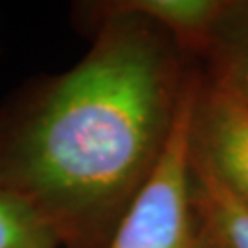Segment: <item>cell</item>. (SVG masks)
Returning <instances> with one entry per match:
<instances>
[{
	"mask_svg": "<svg viewBox=\"0 0 248 248\" xmlns=\"http://www.w3.org/2000/svg\"><path fill=\"white\" fill-rule=\"evenodd\" d=\"M127 9L155 18L177 33L199 35L215 22L222 4L213 0H138Z\"/></svg>",
	"mask_w": 248,
	"mask_h": 248,
	"instance_id": "obj_6",
	"label": "cell"
},
{
	"mask_svg": "<svg viewBox=\"0 0 248 248\" xmlns=\"http://www.w3.org/2000/svg\"><path fill=\"white\" fill-rule=\"evenodd\" d=\"M197 169L201 199L217 248H248V206L201 158Z\"/></svg>",
	"mask_w": 248,
	"mask_h": 248,
	"instance_id": "obj_4",
	"label": "cell"
},
{
	"mask_svg": "<svg viewBox=\"0 0 248 248\" xmlns=\"http://www.w3.org/2000/svg\"><path fill=\"white\" fill-rule=\"evenodd\" d=\"M230 87L248 101V52L245 53L239 59V62L235 64L233 81L230 83Z\"/></svg>",
	"mask_w": 248,
	"mask_h": 248,
	"instance_id": "obj_7",
	"label": "cell"
},
{
	"mask_svg": "<svg viewBox=\"0 0 248 248\" xmlns=\"http://www.w3.org/2000/svg\"><path fill=\"white\" fill-rule=\"evenodd\" d=\"M201 160L248 206V101L230 85L213 92L201 122Z\"/></svg>",
	"mask_w": 248,
	"mask_h": 248,
	"instance_id": "obj_3",
	"label": "cell"
},
{
	"mask_svg": "<svg viewBox=\"0 0 248 248\" xmlns=\"http://www.w3.org/2000/svg\"><path fill=\"white\" fill-rule=\"evenodd\" d=\"M59 230L26 197L0 189V248H55Z\"/></svg>",
	"mask_w": 248,
	"mask_h": 248,
	"instance_id": "obj_5",
	"label": "cell"
},
{
	"mask_svg": "<svg viewBox=\"0 0 248 248\" xmlns=\"http://www.w3.org/2000/svg\"><path fill=\"white\" fill-rule=\"evenodd\" d=\"M195 98L173 108L166 140L108 248H193L189 233V164Z\"/></svg>",
	"mask_w": 248,
	"mask_h": 248,
	"instance_id": "obj_2",
	"label": "cell"
},
{
	"mask_svg": "<svg viewBox=\"0 0 248 248\" xmlns=\"http://www.w3.org/2000/svg\"><path fill=\"white\" fill-rule=\"evenodd\" d=\"M193 248H195V247H193Z\"/></svg>",
	"mask_w": 248,
	"mask_h": 248,
	"instance_id": "obj_8",
	"label": "cell"
},
{
	"mask_svg": "<svg viewBox=\"0 0 248 248\" xmlns=\"http://www.w3.org/2000/svg\"><path fill=\"white\" fill-rule=\"evenodd\" d=\"M156 46L127 26L61 76L30 116L11 151L17 191L61 228L105 221L149 175L171 116Z\"/></svg>",
	"mask_w": 248,
	"mask_h": 248,
	"instance_id": "obj_1",
	"label": "cell"
}]
</instances>
